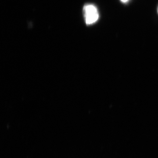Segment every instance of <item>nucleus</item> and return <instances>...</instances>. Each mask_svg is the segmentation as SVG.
<instances>
[{"instance_id": "nucleus-2", "label": "nucleus", "mask_w": 158, "mask_h": 158, "mask_svg": "<svg viewBox=\"0 0 158 158\" xmlns=\"http://www.w3.org/2000/svg\"><path fill=\"white\" fill-rule=\"evenodd\" d=\"M123 3H127L129 0H120Z\"/></svg>"}, {"instance_id": "nucleus-1", "label": "nucleus", "mask_w": 158, "mask_h": 158, "mask_svg": "<svg viewBox=\"0 0 158 158\" xmlns=\"http://www.w3.org/2000/svg\"><path fill=\"white\" fill-rule=\"evenodd\" d=\"M85 22L87 25H91L97 21L99 18L98 10L94 5L88 4L84 7Z\"/></svg>"}, {"instance_id": "nucleus-3", "label": "nucleus", "mask_w": 158, "mask_h": 158, "mask_svg": "<svg viewBox=\"0 0 158 158\" xmlns=\"http://www.w3.org/2000/svg\"></svg>"}]
</instances>
